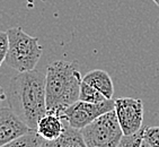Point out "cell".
Instances as JSON below:
<instances>
[{
  "label": "cell",
  "mask_w": 159,
  "mask_h": 147,
  "mask_svg": "<svg viewBox=\"0 0 159 147\" xmlns=\"http://www.w3.org/2000/svg\"><path fill=\"white\" fill-rule=\"evenodd\" d=\"M114 107V100H105L101 103H87L78 100L63 111L61 119L72 128L81 130L102 114L113 111Z\"/></svg>",
  "instance_id": "5b68a950"
},
{
  "label": "cell",
  "mask_w": 159,
  "mask_h": 147,
  "mask_svg": "<svg viewBox=\"0 0 159 147\" xmlns=\"http://www.w3.org/2000/svg\"><path fill=\"white\" fill-rule=\"evenodd\" d=\"M9 107L33 130L46 114L45 74L39 70L18 73L8 86Z\"/></svg>",
  "instance_id": "6da1fadb"
},
{
  "label": "cell",
  "mask_w": 159,
  "mask_h": 147,
  "mask_svg": "<svg viewBox=\"0 0 159 147\" xmlns=\"http://www.w3.org/2000/svg\"><path fill=\"white\" fill-rule=\"evenodd\" d=\"M83 82L97 89L98 92H101L107 100H112L113 97V80L105 70H102V69L90 70L83 77Z\"/></svg>",
  "instance_id": "ba28073f"
},
{
  "label": "cell",
  "mask_w": 159,
  "mask_h": 147,
  "mask_svg": "<svg viewBox=\"0 0 159 147\" xmlns=\"http://www.w3.org/2000/svg\"><path fill=\"white\" fill-rule=\"evenodd\" d=\"M43 140L44 139L37 134L36 130H31L27 134L16 138L1 147H41Z\"/></svg>",
  "instance_id": "8fae6325"
},
{
  "label": "cell",
  "mask_w": 159,
  "mask_h": 147,
  "mask_svg": "<svg viewBox=\"0 0 159 147\" xmlns=\"http://www.w3.org/2000/svg\"><path fill=\"white\" fill-rule=\"evenodd\" d=\"M107 100L104 95L97 89L92 87L90 85L86 84L85 82H81L79 92V101L87 102V103H101Z\"/></svg>",
  "instance_id": "7c38bea8"
},
{
  "label": "cell",
  "mask_w": 159,
  "mask_h": 147,
  "mask_svg": "<svg viewBox=\"0 0 159 147\" xmlns=\"http://www.w3.org/2000/svg\"><path fill=\"white\" fill-rule=\"evenodd\" d=\"M114 111L122 129L123 136L138 132L143 122V103L140 98L120 97L115 100Z\"/></svg>",
  "instance_id": "8992f818"
},
{
  "label": "cell",
  "mask_w": 159,
  "mask_h": 147,
  "mask_svg": "<svg viewBox=\"0 0 159 147\" xmlns=\"http://www.w3.org/2000/svg\"><path fill=\"white\" fill-rule=\"evenodd\" d=\"M80 131L87 147H117L123 137L114 110L102 114Z\"/></svg>",
  "instance_id": "277c9868"
},
{
  "label": "cell",
  "mask_w": 159,
  "mask_h": 147,
  "mask_svg": "<svg viewBox=\"0 0 159 147\" xmlns=\"http://www.w3.org/2000/svg\"><path fill=\"white\" fill-rule=\"evenodd\" d=\"M7 34L9 46L5 59L6 64L18 73L34 70L43 53L39 39L28 35L18 26L9 28Z\"/></svg>",
  "instance_id": "3957f363"
},
{
  "label": "cell",
  "mask_w": 159,
  "mask_h": 147,
  "mask_svg": "<svg viewBox=\"0 0 159 147\" xmlns=\"http://www.w3.org/2000/svg\"><path fill=\"white\" fill-rule=\"evenodd\" d=\"M142 140L150 147H159V127H142Z\"/></svg>",
  "instance_id": "4fadbf2b"
},
{
  "label": "cell",
  "mask_w": 159,
  "mask_h": 147,
  "mask_svg": "<svg viewBox=\"0 0 159 147\" xmlns=\"http://www.w3.org/2000/svg\"><path fill=\"white\" fill-rule=\"evenodd\" d=\"M81 82L78 61L57 60L50 64L45 74L46 113L61 118L63 111L79 100Z\"/></svg>",
  "instance_id": "7a4b0ae2"
},
{
  "label": "cell",
  "mask_w": 159,
  "mask_h": 147,
  "mask_svg": "<svg viewBox=\"0 0 159 147\" xmlns=\"http://www.w3.org/2000/svg\"><path fill=\"white\" fill-rule=\"evenodd\" d=\"M31 130L10 107H0V147Z\"/></svg>",
  "instance_id": "52a82bcc"
},
{
  "label": "cell",
  "mask_w": 159,
  "mask_h": 147,
  "mask_svg": "<svg viewBox=\"0 0 159 147\" xmlns=\"http://www.w3.org/2000/svg\"><path fill=\"white\" fill-rule=\"evenodd\" d=\"M64 121L59 116L46 113L37 122L36 132L44 140H54L63 132Z\"/></svg>",
  "instance_id": "9c48e42d"
},
{
  "label": "cell",
  "mask_w": 159,
  "mask_h": 147,
  "mask_svg": "<svg viewBox=\"0 0 159 147\" xmlns=\"http://www.w3.org/2000/svg\"><path fill=\"white\" fill-rule=\"evenodd\" d=\"M8 46H9L8 34H7V32L0 31V67L6 59L7 52H8Z\"/></svg>",
  "instance_id": "9a60e30c"
},
{
  "label": "cell",
  "mask_w": 159,
  "mask_h": 147,
  "mask_svg": "<svg viewBox=\"0 0 159 147\" xmlns=\"http://www.w3.org/2000/svg\"><path fill=\"white\" fill-rule=\"evenodd\" d=\"M5 100H7V94L2 89V87H0V105H1V103H2Z\"/></svg>",
  "instance_id": "2e32d148"
},
{
  "label": "cell",
  "mask_w": 159,
  "mask_h": 147,
  "mask_svg": "<svg viewBox=\"0 0 159 147\" xmlns=\"http://www.w3.org/2000/svg\"><path fill=\"white\" fill-rule=\"evenodd\" d=\"M41 147H87V145L81 131L70 127L64 121V129L61 135L54 140H43Z\"/></svg>",
  "instance_id": "30bf717a"
},
{
  "label": "cell",
  "mask_w": 159,
  "mask_h": 147,
  "mask_svg": "<svg viewBox=\"0 0 159 147\" xmlns=\"http://www.w3.org/2000/svg\"><path fill=\"white\" fill-rule=\"evenodd\" d=\"M152 1H153V2H155V3H156L157 6L159 7V0H152Z\"/></svg>",
  "instance_id": "ac0fdd59"
},
{
  "label": "cell",
  "mask_w": 159,
  "mask_h": 147,
  "mask_svg": "<svg viewBox=\"0 0 159 147\" xmlns=\"http://www.w3.org/2000/svg\"><path fill=\"white\" fill-rule=\"evenodd\" d=\"M142 128L138 132L130 136H123L117 147H140L142 143Z\"/></svg>",
  "instance_id": "5bb4252c"
},
{
  "label": "cell",
  "mask_w": 159,
  "mask_h": 147,
  "mask_svg": "<svg viewBox=\"0 0 159 147\" xmlns=\"http://www.w3.org/2000/svg\"><path fill=\"white\" fill-rule=\"evenodd\" d=\"M140 147H150V146L144 140H142V143H141V146Z\"/></svg>",
  "instance_id": "e0dca14e"
}]
</instances>
